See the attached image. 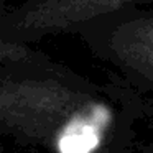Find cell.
Returning <instances> with one entry per match:
<instances>
[{
	"label": "cell",
	"instance_id": "3957f363",
	"mask_svg": "<svg viewBox=\"0 0 153 153\" xmlns=\"http://www.w3.org/2000/svg\"><path fill=\"white\" fill-rule=\"evenodd\" d=\"M150 0H23L4 5L0 40L33 45L46 36L79 35L89 23Z\"/></svg>",
	"mask_w": 153,
	"mask_h": 153
},
{
	"label": "cell",
	"instance_id": "277c9868",
	"mask_svg": "<svg viewBox=\"0 0 153 153\" xmlns=\"http://www.w3.org/2000/svg\"><path fill=\"white\" fill-rule=\"evenodd\" d=\"M94 153H115V152H114V143H109V145H104L102 148L96 150Z\"/></svg>",
	"mask_w": 153,
	"mask_h": 153
},
{
	"label": "cell",
	"instance_id": "6da1fadb",
	"mask_svg": "<svg viewBox=\"0 0 153 153\" xmlns=\"http://www.w3.org/2000/svg\"><path fill=\"white\" fill-rule=\"evenodd\" d=\"M97 84L46 53L0 40V127L56 153H94L145 114L143 92L112 73Z\"/></svg>",
	"mask_w": 153,
	"mask_h": 153
},
{
	"label": "cell",
	"instance_id": "7a4b0ae2",
	"mask_svg": "<svg viewBox=\"0 0 153 153\" xmlns=\"http://www.w3.org/2000/svg\"><path fill=\"white\" fill-rule=\"evenodd\" d=\"M77 36L112 73L140 92L153 94V8H122L94 20Z\"/></svg>",
	"mask_w": 153,
	"mask_h": 153
}]
</instances>
